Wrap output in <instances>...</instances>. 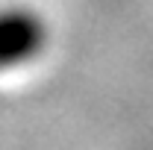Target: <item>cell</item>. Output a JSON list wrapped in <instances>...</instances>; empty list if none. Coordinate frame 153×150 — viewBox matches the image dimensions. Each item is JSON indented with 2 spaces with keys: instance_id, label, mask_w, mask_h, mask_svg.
Here are the masks:
<instances>
[{
  "instance_id": "obj_1",
  "label": "cell",
  "mask_w": 153,
  "mask_h": 150,
  "mask_svg": "<svg viewBox=\"0 0 153 150\" xmlns=\"http://www.w3.org/2000/svg\"><path fill=\"white\" fill-rule=\"evenodd\" d=\"M50 41L47 21L30 6L0 9V74L33 65Z\"/></svg>"
}]
</instances>
